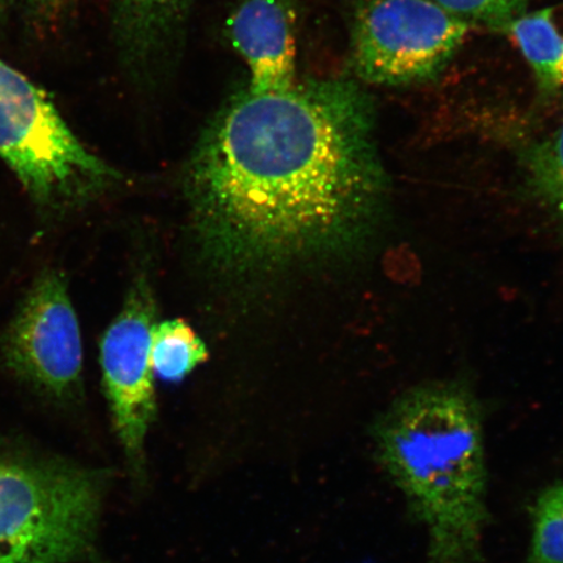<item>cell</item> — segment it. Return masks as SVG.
Segmentation results:
<instances>
[{"mask_svg":"<svg viewBox=\"0 0 563 563\" xmlns=\"http://www.w3.org/2000/svg\"><path fill=\"white\" fill-rule=\"evenodd\" d=\"M531 522L526 563H563V482L540 493L532 506Z\"/></svg>","mask_w":563,"mask_h":563,"instance_id":"13","label":"cell"},{"mask_svg":"<svg viewBox=\"0 0 563 563\" xmlns=\"http://www.w3.org/2000/svg\"><path fill=\"white\" fill-rule=\"evenodd\" d=\"M35 15L46 19L58 16L70 0H26Z\"/></svg>","mask_w":563,"mask_h":563,"instance_id":"15","label":"cell"},{"mask_svg":"<svg viewBox=\"0 0 563 563\" xmlns=\"http://www.w3.org/2000/svg\"><path fill=\"white\" fill-rule=\"evenodd\" d=\"M194 0H112V24L126 67L157 73L174 65Z\"/></svg>","mask_w":563,"mask_h":563,"instance_id":"9","label":"cell"},{"mask_svg":"<svg viewBox=\"0 0 563 563\" xmlns=\"http://www.w3.org/2000/svg\"><path fill=\"white\" fill-rule=\"evenodd\" d=\"M453 15L505 32L512 20L527 11L530 0H432Z\"/></svg>","mask_w":563,"mask_h":563,"instance_id":"14","label":"cell"},{"mask_svg":"<svg viewBox=\"0 0 563 563\" xmlns=\"http://www.w3.org/2000/svg\"><path fill=\"white\" fill-rule=\"evenodd\" d=\"M376 130L375 100L355 77L235 98L202 133L186 174L209 257L266 272L363 243L389 192Z\"/></svg>","mask_w":563,"mask_h":563,"instance_id":"1","label":"cell"},{"mask_svg":"<svg viewBox=\"0 0 563 563\" xmlns=\"http://www.w3.org/2000/svg\"><path fill=\"white\" fill-rule=\"evenodd\" d=\"M0 159L48 218L86 207L119 179L77 139L45 89L2 58Z\"/></svg>","mask_w":563,"mask_h":563,"instance_id":"4","label":"cell"},{"mask_svg":"<svg viewBox=\"0 0 563 563\" xmlns=\"http://www.w3.org/2000/svg\"><path fill=\"white\" fill-rule=\"evenodd\" d=\"M104 471L0 439V563H98Z\"/></svg>","mask_w":563,"mask_h":563,"instance_id":"3","label":"cell"},{"mask_svg":"<svg viewBox=\"0 0 563 563\" xmlns=\"http://www.w3.org/2000/svg\"><path fill=\"white\" fill-rule=\"evenodd\" d=\"M530 66L540 95L555 97L563 89V2L525 12L506 26Z\"/></svg>","mask_w":563,"mask_h":563,"instance_id":"10","label":"cell"},{"mask_svg":"<svg viewBox=\"0 0 563 563\" xmlns=\"http://www.w3.org/2000/svg\"><path fill=\"white\" fill-rule=\"evenodd\" d=\"M523 159L533 192L563 221V122L528 146Z\"/></svg>","mask_w":563,"mask_h":563,"instance_id":"12","label":"cell"},{"mask_svg":"<svg viewBox=\"0 0 563 563\" xmlns=\"http://www.w3.org/2000/svg\"><path fill=\"white\" fill-rule=\"evenodd\" d=\"M376 456L427 533V563H483L488 470L483 413L467 387L398 397L372 428Z\"/></svg>","mask_w":563,"mask_h":563,"instance_id":"2","label":"cell"},{"mask_svg":"<svg viewBox=\"0 0 563 563\" xmlns=\"http://www.w3.org/2000/svg\"><path fill=\"white\" fill-rule=\"evenodd\" d=\"M0 357L13 377L53 402L80 396L82 338L65 274L45 269L35 277L0 336Z\"/></svg>","mask_w":563,"mask_h":563,"instance_id":"6","label":"cell"},{"mask_svg":"<svg viewBox=\"0 0 563 563\" xmlns=\"http://www.w3.org/2000/svg\"><path fill=\"white\" fill-rule=\"evenodd\" d=\"M15 2L16 0H0V15H4L5 12H9Z\"/></svg>","mask_w":563,"mask_h":563,"instance_id":"16","label":"cell"},{"mask_svg":"<svg viewBox=\"0 0 563 563\" xmlns=\"http://www.w3.org/2000/svg\"><path fill=\"white\" fill-rule=\"evenodd\" d=\"M230 37L249 68L246 90L269 93L298 81L297 38L284 0H244L230 19Z\"/></svg>","mask_w":563,"mask_h":563,"instance_id":"8","label":"cell"},{"mask_svg":"<svg viewBox=\"0 0 563 563\" xmlns=\"http://www.w3.org/2000/svg\"><path fill=\"white\" fill-rule=\"evenodd\" d=\"M468 31L467 21L432 0H361L351 41L355 79L393 88L434 80Z\"/></svg>","mask_w":563,"mask_h":563,"instance_id":"5","label":"cell"},{"mask_svg":"<svg viewBox=\"0 0 563 563\" xmlns=\"http://www.w3.org/2000/svg\"><path fill=\"white\" fill-rule=\"evenodd\" d=\"M209 357L206 343L180 319L156 323L152 335L151 363L154 376L180 383Z\"/></svg>","mask_w":563,"mask_h":563,"instance_id":"11","label":"cell"},{"mask_svg":"<svg viewBox=\"0 0 563 563\" xmlns=\"http://www.w3.org/2000/svg\"><path fill=\"white\" fill-rule=\"evenodd\" d=\"M156 323V302L150 285L139 280L122 311L106 330L100 346L106 398L126 466L136 485L145 483V440L157 415L151 363Z\"/></svg>","mask_w":563,"mask_h":563,"instance_id":"7","label":"cell"}]
</instances>
